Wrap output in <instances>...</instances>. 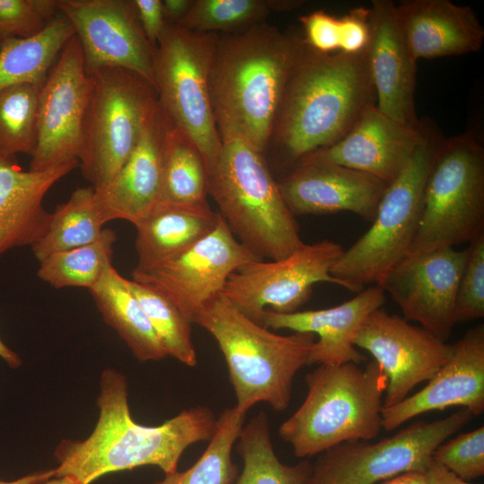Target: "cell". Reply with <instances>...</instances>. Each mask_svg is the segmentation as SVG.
<instances>
[{
	"label": "cell",
	"mask_w": 484,
	"mask_h": 484,
	"mask_svg": "<svg viewBox=\"0 0 484 484\" xmlns=\"http://www.w3.org/2000/svg\"><path fill=\"white\" fill-rule=\"evenodd\" d=\"M97 404L99 415L91 434L56 446L55 477L91 484L108 473L147 465L169 474L177 471L188 446L211 439L217 423L204 406L186 409L158 426L137 423L129 410L126 378L112 368L101 374Z\"/></svg>",
	"instance_id": "cell-1"
},
{
	"label": "cell",
	"mask_w": 484,
	"mask_h": 484,
	"mask_svg": "<svg viewBox=\"0 0 484 484\" xmlns=\"http://www.w3.org/2000/svg\"><path fill=\"white\" fill-rule=\"evenodd\" d=\"M373 105L376 95L367 50L321 53L305 42L284 85L266 152L294 168L305 156L341 140Z\"/></svg>",
	"instance_id": "cell-2"
},
{
	"label": "cell",
	"mask_w": 484,
	"mask_h": 484,
	"mask_svg": "<svg viewBox=\"0 0 484 484\" xmlns=\"http://www.w3.org/2000/svg\"><path fill=\"white\" fill-rule=\"evenodd\" d=\"M305 40L297 29L262 22L220 33L209 91L221 142L241 140L264 154L284 85Z\"/></svg>",
	"instance_id": "cell-3"
},
{
	"label": "cell",
	"mask_w": 484,
	"mask_h": 484,
	"mask_svg": "<svg viewBox=\"0 0 484 484\" xmlns=\"http://www.w3.org/2000/svg\"><path fill=\"white\" fill-rule=\"evenodd\" d=\"M194 324L217 341L239 411L246 414L258 402L276 411L287 409L293 379L307 366L315 334L274 333L242 314L221 293L201 309Z\"/></svg>",
	"instance_id": "cell-4"
},
{
	"label": "cell",
	"mask_w": 484,
	"mask_h": 484,
	"mask_svg": "<svg viewBox=\"0 0 484 484\" xmlns=\"http://www.w3.org/2000/svg\"><path fill=\"white\" fill-rule=\"evenodd\" d=\"M307 396L279 428L298 458L345 442L370 441L381 431L386 378L375 360L318 366L306 375Z\"/></svg>",
	"instance_id": "cell-5"
},
{
	"label": "cell",
	"mask_w": 484,
	"mask_h": 484,
	"mask_svg": "<svg viewBox=\"0 0 484 484\" xmlns=\"http://www.w3.org/2000/svg\"><path fill=\"white\" fill-rule=\"evenodd\" d=\"M264 155L241 140L222 142L208 172L209 194L239 242L264 260H279L305 243Z\"/></svg>",
	"instance_id": "cell-6"
},
{
	"label": "cell",
	"mask_w": 484,
	"mask_h": 484,
	"mask_svg": "<svg viewBox=\"0 0 484 484\" xmlns=\"http://www.w3.org/2000/svg\"><path fill=\"white\" fill-rule=\"evenodd\" d=\"M419 143L407 165L387 186L371 228L343 251L331 271L350 291L359 293L369 283L380 286L414 240L426 180L445 140L430 118L419 119Z\"/></svg>",
	"instance_id": "cell-7"
},
{
	"label": "cell",
	"mask_w": 484,
	"mask_h": 484,
	"mask_svg": "<svg viewBox=\"0 0 484 484\" xmlns=\"http://www.w3.org/2000/svg\"><path fill=\"white\" fill-rule=\"evenodd\" d=\"M484 151L473 132L445 138L428 172L406 255L471 243L484 233Z\"/></svg>",
	"instance_id": "cell-8"
},
{
	"label": "cell",
	"mask_w": 484,
	"mask_h": 484,
	"mask_svg": "<svg viewBox=\"0 0 484 484\" xmlns=\"http://www.w3.org/2000/svg\"><path fill=\"white\" fill-rule=\"evenodd\" d=\"M89 74L91 85L79 166L94 190H99L130 156L159 99L155 86L134 71L103 67Z\"/></svg>",
	"instance_id": "cell-9"
},
{
	"label": "cell",
	"mask_w": 484,
	"mask_h": 484,
	"mask_svg": "<svg viewBox=\"0 0 484 484\" xmlns=\"http://www.w3.org/2000/svg\"><path fill=\"white\" fill-rule=\"evenodd\" d=\"M220 33L166 23L153 55V84L160 107L202 153L207 171L221 149L210 99L209 77Z\"/></svg>",
	"instance_id": "cell-10"
},
{
	"label": "cell",
	"mask_w": 484,
	"mask_h": 484,
	"mask_svg": "<svg viewBox=\"0 0 484 484\" xmlns=\"http://www.w3.org/2000/svg\"><path fill=\"white\" fill-rule=\"evenodd\" d=\"M473 417L461 408L438 420L411 424L376 443L337 445L320 454L307 484H377L406 471L426 472L435 450Z\"/></svg>",
	"instance_id": "cell-11"
},
{
	"label": "cell",
	"mask_w": 484,
	"mask_h": 484,
	"mask_svg": "<svg viewBox=\"0 0 484 484\" xmlns=\"http://www.w3.org/2000/svg\"><path fill=\"white\" fill-rule=\"evenodd\" d=\"M343 251L338 243L323 240L305 244L282 259L247 264L229 277L221 294L262 325L265 309L296 312L308 300L315 283L325 281L346 289L331 274Z\"/></svg>",
	"instance_id": "cell-12"
},
{
	"label": "cell",
	"mask_w": 484,
	"mask_h": 484,
	"mask_svg": "<svg viewBox=\"0 0 484 484\" xmlns=\"http://www.w3.org/2000/svg\"><path fill=\"white\" fill-rule=\"evenodd\" d=\"M262 260L236 238L220 215L215 228L192 247L152 267L134 268L132 276L167 298L194 324L235 271Z\"/></svg>",
	"instance_id": "cell-13"
},
{
	"label": "cell",
	"mask_w": 484,
	"mask_h": 484,
	"mask_svg": "<svg viewBox=\"0 0 484 484\" xmlns=\"http://www.w3.org/2000/svg\"><path fill=\"white\" fill-rule=\"evenodd\" d=\"M91 85L82 45L74 35L40 88L37 145L29 170L45 171L79 160Z\"/></svg>",
	"instance_id": "cell-14"
},
{
	"label": "cell",
	"mask_w": 484,
	"mask_h": 484,
	"mask_svg": "<svg viewBox=\"0 0 484 484\" xmlns=\"http://www.w3.org/2000/svg\"><path fill=\"white\" fill-rule=\"evenodd\" d=\"M353 343L369 352L385 376L383 408L397 404L430 380L453 351V344L382 308L367 316Z\"/></svg>",
	"instance_id": "cell-15"
},
{
	"label": "cell",
	"mask_w": 484,
	"mask_h": 484,
	"mask_svg": "<svg viewBox=\"0 0 484 484\" xmlns=\"http://www.w3.org/2000/svg\"><path fill=\"white\" fill-rule=\"evenodd\" d=\"M57 7L74 29L88 73L122 67L153 84L155 48L143 30L133 0H57Z\"/></svg>",
	"instance_id": "cell-16"
},
{
	"label": "cell",
	"mask_w": 484,
	"mask_h": 484,
	"mask_svg": "<svg viewBox=\"0 0 484 484\" xmlns=\"http://www.w3.org/2000/svg\"><path fill=\"white\" fill-rule=\"evenodd\" d=\"M467 255V248L454 247L406 255L379 287L391 295L404 319L445 341L455 325V298Z\"/></svg>",
	"instance_id": "cell-17"
},
{
	"label": "cell",
	"mask_w": 484,
	"mask_h": 484,
	"mask_svg": "<svg viewBox=\"0 0 484 484\" xmlns=\"http://www.w3.org/2000/svg\"><path fill=\"white\" fill-rule=\"evenodd\" d=\"M277 183L293 216L346 211L368 221L388 186L369 174L318 161L298 163Z\"/></svg>",
	"instance_id": "cell-18"
},
{
	"label": "cell",
	"mask_w": 484,
	"mask_h": 484,
	"mask_svg": "<svg viewBox=\"0 0 484 484\" xmlns=\"http://www.w3.org/2000/svg\"><path fill=\"white\" fill-rule=\"evenodd\" d=\"M460 406L473 416L484 411V325L471 328L457 342L448 360L428 385L395 405L383 408L387 431L422 413Z\"/></svg>",
	"instance_id": "cell-19"
},
{
	"label": "cell",
	"mask_w": 484,
	"mask_h": 484,
	"mask_svg": "<svg viewBox=\"0 0 484 484\" xmlns=\"http://www.w3.org/2000/svg\"><path fill=\"white\" fill-rule=\"evenodd\" d=\"M369 11L367 56L376 107L403 125L416 128L419 122L415 107L417 60L401 29L396 4L374 0Z\"/></svg>",
	"instance_id": "cell-20"
},
{
	"label": "cell",
	"mask_w": 484,
	"mask_h": 484,
	"mask_svg": "<svg viewBox=\"0 0 484 484\" xmlns=\"http://www.w3.org/2000/svg\"><path fill=\"white\" fill-rule=\"evenodd\" d=\"M169 123V117L158 102L120 170L105 187L95 190L96 203L105 224L125 220L135 226L157 206Z\"/></svg>",
	"instance_id": "cell-21"
},
{
	"label": "cell",
	"mask_w": 484,
	"mask_h": 484,
	"mask_svg": "<svg viewBox=\"0 0 484 484\" xmlns=\"http://www.w3.org/2000/svg\"><path fill=\"white\" fill-rule=\"evenodd\" d=\"M420 136L419 122L416 128L405 126L373 105L341 140L305 156L298 163L337 164L369 174L389 185L412 157Z\"/></svg>",
	"instance_id": "cell-22"
},
{
	"label": "cell",
	"mask_w": 484,
	"mask_h": 484,
	"mask_svg": "<svg viewBox=\"0 0 484 484\" xmlns=\"http://www.w3.org/2000/svg\"><path fill=\"white\" fill-rule=\"evenodd\" d=\"M385 301V290L374 285L353 298L333 307L292 313L265 309L262 325L268 329H289L294 333H311L318 336L310 350L307 366L359 364L366 357L353 341L361 325Z\"/></svg>",
	"instance_id": "cell-23"
},
{
	"label": "cell",
	"mask_w": 484,
	"mask_h": 484,
	"mask_svg": "<svg viewBox=\"0 0 484 484\" xmlns=\"http://www.w3.org/2000/svg\"><path fill=\"white\" fill-rule=\"evenodd\" d=\"M412 56L436 58L479 51L484 28L473 10L449 0H406L396 5Z\"/></svg>",
	"instance_id": "cell-24"
},
{
	"label": "cell",
	"mask_w": 484,
	"mask_h": 484,
	"mask_svg": "<svg viewBox=\"0 0 484 484\" xmlns=\"http://www.w3.org/2000/svg\"><path fill=\"white\" fill-rule=\"evenodd\" d=\"M77 167L79 160L45 171H23L13 158H0V256L16 246H31L45 235L52 212L44 209L43 198Z\"/></svg>",
	"instance_id": "cell-25"
},
{
	"label": "cell",
	"mask_w": 484,
	"mask_h": 484,
	"mask_svg": "<svg viewBox=\"0 0 484 484\" xmlns=\"http://www.w3.org/2000/svg\"><path fill=\"white\" fill-rule=\"evenodd\" d=\"M220 213L210 210L156 207L135 225V269H147L186 251L217 225Z\"/></svg>",
	"instance_id": "cell-26"
},
{
	"label": "cell",
	"mask_w": 484,
	"mask_h": 484,
	"mask_svg": "<svg viewBox=\"0 0 484 484\" xmlns=\"http://www.w3.org/2000/svg\"><path fill=\"white\" fill-rule=\"evenodd\" d=\"M89 291L104 322L117 333L139 361L167 357L127 279L112 264Z\"/></svg>",
	"instance_id": "cell-27"
},
{
	"label": "cell",
	"mask_w": 484,
	"mask_h": 484,
	"mask_svg": "<svg viewBox=\"0 0 484 484\" xmlns=\"http://www.w3.org/2000/svg\"><path fill=\"white\" fill-rule=\"evenodd\" d=\"M208 184L202 153L170 120L165 140L161 191L156 207L210 210Z\"/></svg>",
	"instance_id": "cell-28"
},
{
	"label": "cell",
	"mask_w": 484,
	"mask_h": 484,
	"mask_svg": "<svg viewBox=\"0 0 484 484\" xmlns=\"http://www.w3.org/2000/svg\"><path fill=\"white\" fill-rule=\"evenodd\" d=\"M75 35L60 12L38 35L0 45V91L22 83L42 85L65 45Z\"/></svg>",
	"instance_id": "cell-29"
},
{
	"label": "cell",
	"mask_w": 484,
	"mask_h": 484,
	"mask_svg": "<svg viewBox=\"0 0 484 484\" xmlns=\"http://www.w3.org/2000/svg\"><path fill=\"white\" fill-rule=\"evenodd\" d=\"M236 444L243 468L233 484H307L312 463L303 460L289 465L279 460L265 412H259L242 427Z\"/></svg>",
	"instance_id": "cell-30"
},
{
	"label": "cell",
	"mask_w": 484,
	"mask_h": 484,
	"mask_svg": "<svg viewBox=\"0 0 484 484\" xmlns=\"http://www.w3.org/2000/svg\"><path fill=\"white\" fill-rule=\"evenodd\" d=\"M104 225L94 188H77L67 202L52 212L47 232L31 246V250L40 262L51 254L94 242L101 235Z\"/></svg>",
	"instance_id": "cell-31"
},
{
	"label": "cell",
	"mask_w": 484,
	"mask_h": 484,
	"mask_svg": "<svg viewBox=\"0 0 484 484\" xmlns=\"http://www.w3.org/2000/svg\"><path fill=\"white\" fill-rule=\"evenodd\" d=\"M246 413L236 405L226 408L217 418L215 430L200 458L187 470L165 474L153 484H233L239 473L232 461Z\"/></svg>",
	"instance_id": "cell-32"
},
{
	"label": "cell",
	"mask_w": 484,
	"mask_h": 484,
	"mask_svg": "<svg viewBox=\"0 0 484 484\" xmlns=\"http://www.w3.org/2000/svg\"><path fill=\"white\" fill-rule=\"evenodd\" d=\"M116 232L104 229L92 243L60 251L39 262L38 276L56 289L81 287L91 289L112 264Z\"/></svg>",
	"instance_id": "cell-33"
},
{
	"label": "cell",
	"mask_w": 484,
	"mask_h": 484,
	"mask_svg": "<svg viewBox=\"0 0 484 484\" xmlns=\"http://www.w3.org/2000/svg\"><path fill=\"white\" fill-rule=\"evenodd\" d=\"M300 0H194L179 23L203 32L234 33L265 22L272 12L299 7Z\"/></svg>",
	"instance_id": "cell-34"
},
{
	"label": "cell",
	"mask_w": 484,
	"mask_h": 484,
	"mask_svg": "<svg viewBox=\"0 0 484 484\" xmlns=\"http://www.w3.org/2000/svg\"><path fill=\"white\" fill-rule=\"evenodd\" d=\"M41 86L22 83L0 91V158H14L18 153L33 155Z\"/></svg>",
	"instance_id": "cell-35"
},
{
	"label": "cell",
	"mask_w": 484,
	"mask_h": 484,
	"mask_svg": "<svg viewBox=\"0 0 484 484\" xmlns=\"http://www.w3.org/2000/svg\"><path fill=\"white\" fill-rule=\"evenodd\" d=\"M127 283L143 308L167 356L188 367L196 366L197 356L192 340V324L160 293L133 280H127Z\"/></svg>",
	"instance_id": "cell-36"
},
{
	"label": "cell",
	"mask_w": 484,
	"mask_h": 484,
	"mask_svg": "<svg viewBox=\"0 0 484 484\" xmlns=\"http://www.w3.org/2000/svg\"><path fill=\"white\" fill-rule=\"evenodd\" d=\"M58 13L57 0H0V42L38 35Z\"/></svg>",
	"instance_id": "cell-37"
},
{
	"label": "cell",
	"mask_w": 484,
	"mask_h": 484,
	"mask_svg": "<svg viewBox=\"0 0 484 484\" xmlns=\"http://www.w3.org/2000/svg\"><path fill=\"white\" fill-rule=\"evenodd\" d=\"M467 249L455 298V324L484 316V233Z\"/></svg>",
	"instance_id": "cell-38"
},
{
	"label": "cell",
	"mask_w": 484,
	"mask_h": 484,
	"mask_svg": "<svg viewBox=\"0 0 484 484\" xmlns=\"http://www.w3.org/2000/svg\"><path fill=\"white\" fill-rule=\"evenodd\" d=\"M432 459L463 480L470 481L484 474V428L459 434L442 443Z\"/></svg>",
	"instance_id": "cell-39"
},
{
	"label": "cell",
	"mask_w": 484,
	"mask_h": 484,
	"mask_svg": "<svg viewBox=\"0 0 484 484\" xmlns=\"http://www.w3.org/2000/svg\"><path fill=\"white\" fill-rule=\"evenodd\" d=\"M306 44L321 53L339 50V18L324 10L314 11L298 18Z\"/></svg>",
	"instance_id": "cell-40"
},
{
	"label": "cell",
	"mask_w": 484,
	"mask_h": 484,
	"mask_svg": "<svg viewBox=\"0 0 484 484\" xmlns=\"http://www.w3.org/2000/svg\"><path fill=\"white\" fill-rule=\"evenodd\" d=\"M369 8L357 7L339 18V51L358 54L367 50L370 39Z\"/></svg>",
	"instance_id": "cell-41"
},
{
	"label": "cell",
	"mask_w": 484,
	"mask_h": 484,
	"mask_svg": "<svg viewBox=\"0 0 484 484\" xmlns=\"http://www.w3.org/2000/svg\"><path fill=\"white\" fill-rule=\"evenodd\" d=\"M143 30L156 48L157 42L166 27L161 0H133Z\"/></svg>",
	"instance_id": "cell-42"
},
{
	"label": "cell",
	"mask_w": 484,
	"mask_h": 484,
	"mask_svg": "<svg viewBox=\"0 0 484 484\" xmlns=\"http://www.w3.org/2000/svg\"><path fill=\"white\" fill-rule=\"evenodd\" d=\"M426 474L428 484H472L459 478L433 459L427 468Z\"/></svg>",
	"instance_id": "cell-43"
},
{
	"label": "cell",
	"mask_w": 484,
	"mask_h": 484,
	"mask_svg": "<svg viewBox=\"0 0 484 484\" xmlns=\"http://www.w3.org/2000/svg\"><path fill=\"white\" fill-rule=\"evenodd\" d=\"M194 0H163L162 8L167 22L179 24L192 8Z\"/></svg>",
	"instance_id": "cell-44"
},
{
	"label": "cell",
	"mask_w": 484,
	"mask_h": 484,
	"mask_svg": "<svg viewBox=\"0 0 484 484\" xmlns=\"http://www.w3.org/2000/svg\"><path fill=\"white\" fill-rule=\"evenodd\" d=\"M377 484H428L426 472L411 471L387 479Z\"/></svg>",
	"instance_id": "cell-45"
},
{
	"label": "cell",
	"mask_w": 484,
	"mask_h": 484,
	"mask_svg": "<svg viewBox=\"0 0 484 484\" xmlns=\"http://www.w3.org/2000/svg\"><path fill=\"white\" fill-rule=\"evenodd\" d=\"M55 477L54 469L29 473L13 480H1L0 484H39Z\"/></svg>",
	"instance_id": "cell-46"
},
{
	"label": "cell",
	"mask_w": 484,
	"mask_h": 484,
	"mask_svg": "<svg viewBox=\"0 0 484 484\" xmlns=\"http://www.w3.org/2000/svg\"><path fill=\"white\" fill-rule=\"evenodd\" d=\"M0 357L12 368H17L22 365L21 358L17 353L12 350L0 338Z\"/></svg>",
	"instance_id": "cell-47"
},
{
	"label": "cell",
	"mask_w": 484,
	"mask_h": 484,
	"mask_svg": "<svg viewBox=\"0 0 484 484\" xmlns=\"http://www.w3.org/2000/svg\"><path fill=\"white\" fill-rule=\"evenodd\" d=\"M39 484H80L70 477H53Z\"/></svg>",
	"instance_id": "cell-48"
},
{
	"label": "cell",
	"mask_w": 484,
	"mask_h": 484,
	"mask_svg": "<svg viewBox=\"0 0 484 484\" xmlns=\"http://www.w3.org/2000/svg\"><path fill=\"white\" fill-rule=\"evenodd\" d=\"M0 45H1V42H0Z\"/></svg>",
	"instance_id": "cell-49"
}]
</instances>
